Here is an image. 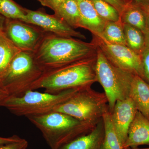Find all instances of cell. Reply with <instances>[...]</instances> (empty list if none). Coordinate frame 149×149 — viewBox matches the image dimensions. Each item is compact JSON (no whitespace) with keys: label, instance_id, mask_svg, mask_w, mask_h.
Here are the masks:
<instances>
[{"label":"cell","instance_id":"cell-1","mask_svg":"<svg viewBox=\"0 0 149 149\" xmlns=\"http://www.w3.org/2000/svg\"><path fill=\"white\" fill-rule=\"evenodd\" d=\"M97 46L77 38L47 32L34 52L35 60L44 72L96 56Z\"/></svg>","mask_w":149,"mask_h":149},{"label":"cell","instance_id":"cell-15","mask_svg":"<svg viewBox=\"0 0 149 149\" xmlns=\"http://www.w3.org/2000/svg\"><path fill=\"white\" fill-rule=\"evenodd\" d=\"M80 11L81 28L89 30L93 35L99 37L106 21L100 17L91 0H76Z\"/></svg>","mask_w":149,"mask_h":149},{"label":"cell","instance_id":"cell-13","mask_svg":"<svg viewBox=\"0 0 149 149\" xmlns=\"http://www.w3.org/2000/svg\"><path fill=\"white\" fill-rule=\"evenodd\" d=\"M144 145H149V120L138 111L129 127L123 148H135Z\"/></svg>","mask_w":149,"mask_h":149},{"label":"cell","instance_id":"cell-26","mask_svg":"<svg viewBox=\"0 0 149 149\" xmlns=\"http://www.w3.org/2000/svg\"><path fill=\"white\" fill-rule=\"evenodd\" d=\"M44 6L47 7L54 11L64 0H37Z\"/></svg>","mask_w":149,"mask_h":149},{"label":"cell","instance_id":"cell-11","mask_svg":"<svg viewBox=\"0 0 149 149\" xmlns=\"http://www.w3.org/2000/svg\"><path fill=\"white\" fill-rule=\"evenodd\" d=\"M124 90L125 98L131 99L138 111L149 120V83L139 75L127 72Z\"/></svg>","mask_w":149,"mask_h":149},{"label":"cell","instance_id":"cell-19","mask_svg":"<svg viewBox=\"0 0 149 149\" xmlns=\"http://www.w3.org/2000/svg\"><path fill=\"white\" fill-rule=\"evenodd\" d=\"M98 37L110 44L127 46L121 20L106 22L102 32Z\"/></svg>","mask_w":149,"mask_h":149},{"label":"cell","instance_id":"cell-14","mask_svg":"<svg viewBox=\"0 0 149 149\" xmlns=\"http://www.w3.org/2000/svg\"><path fill=\"white\" fill-rule=\"evenodd\" d=\"M104 136L102 118L89 133L77 137L58 149H102Z\"/></svg>","mask_w":149,"mask_h":149},{"label":"cell","instance_id":"cell-29","mask_svg":"<svg viewBox=\"0 0 149 149\" xmlns=\"http://www.w3.org/2000/svg\"><path fill=\"white\" fill-rule=\"evenodd\" d=\"M22 139V138L16 135H14L8 138H3V137H0V145L19 141Z\"/></svg>","mask_w":149,"mask_h":149},{"label":"cell","instance_id":"cell-33","mask_svg":"<svg viewBox=\"0 0 149 149\" xmlns=\"http://www.w3.org/2000/svg\"><path fill=\"white\" fill-rule=\"evenodd\" d=\"M123 1H124L126 2V1H125V0H123Z\"/></svg>","mask_w":149,"mask_h":149},{"label":"cell","instance_id":"cell-30","mask_svg":"<svg viewBox=\"0 0 149 149\" xmlns=\"http://www.w3.org/2000/svg\"><path fill=\"white\" fill-rule=\"evenodd\" d=\"M9 96L8 92L0 83V107H2L3 104Z\"/></svg>","mask_w":149,"mask_h":149},{"label":"cell","instance_id":"cell-7","mask_svg":"<svg viewBox=\"0 0 149 149\" xmlns=\"http://www.w3.org/2000/svg\"><path fill=\"white\" fill-rule=\"evenodd\" d=\"M97 48L95 67L97 81L103 88L111 112L117 101L126 98L123 83L127 72L115 66Z\"/></svg>","mask_w":149,"mask_h":149},{"label":"cell","instance_id":"cell-22","mask_svg":"<svg viewBox=\"0 0 149 149\" xmlns=\"http://www.w3.org/2000/svg\"><path fill=\"white\" fill-rule=\"evenodd\" d=\"M0 14L6 18L26 21L25 8L13 0H0Z\"/></svg>","mask_w":149,"mask_h":149},{"label":"cell","instance_id":"cell-28","mask_svg":"<svg viewBox=\"0 0 149 149\" xmlns=\"http://www.w3.org/2000/svg\"><path fill=\"white\" fill-rule=\"evenodd\" d=\"M146 14V32L144 33L146 47H149V8L144 10Z\"/></svg>","mask_w":149,"mask_h":149},{"label":"cell","instance_id":"cell-20","mask_svg":"<svg viewBox=\"0 0 149 149\" xmlns=\"http://www.w3.org/2000/svg\"><path fill=\"white\" fill-rule=\"evenodd\" d=\"M123 25L127 47L141 55L146 47L143 32L129 24L123 23Z\"/></svg>","mask_w":149,"mask_h":149},{"label":"cell","instance_id":"cell-3","mask_svg":"<svg viewBox=\"0 0 149 149\" xmlns=\"http://www.w3.org/2000/svg\"><path fill=\"white\" fill-rule=\"evenodd\" d=\"M27 118L41 131L51 149H58L77 137L89 133L96 125L83 123L58 111Z\"/></svg>","mask_w":149,"mask_h":149},{"label":"cell","instance_id":"cell-5","mask_svg":"<svg viewBox=\"0 0 149 149\" xmlns=\"http://www.w3.org/2000/svg\"><path fill=\"white\" fill-rule=\"evenodd\" d=\"M81 88L68 89L56 94L30 90L21 96H9L2 107L17 116L45 114L54 111Z\"/></svg>","mask_w":149,"mask_h":149},{"label":"cell","instance_id":"cell-12","mask_svg":"<svg viewBox=\"0 0 149 149\" xmlns=\"http://www.w3.org/2000/svg\"><path fill=\"white\" fill-rule=\"evenodd\" d=\"M137 111L133 101L127 98L117 101L110 112L114 130L123 147L128 137L129 127Z\"/></svg>","mask_w":149,"mask_h":149},{"label":"cell","instance_id":"cell-23","mask_svg":"<svg viewBox=\"0 0 149 149\" xmlns=\"http://www.w3.org/2000/svg\"><path fill=\"white\" fill-rule=\"evenodd\" d=\"M99 16L105 21H120V15L114 7L104 0H91Z\"/></svg>","mask_w":149,"mask_h":149},{"label":"cell","instance_id":"cell-16","mask_svg":"<svg viewBox=\"0 0 149 149\" xmlns=\"http://www.w3.org/2000/svg\"><path fill=\"white\" fill-rule=\"evenodd\" d=\"M21 51L7 36L3 28H0V83L14 58Z\"/></svg>","mask_w":149,"mask_h":149},{"label":"cell","instance_id":"cell-18","mask_svg":"<svg viewBox=\"0 0 149 149\" xmlns=\"http://www.w3.org/2000/svg\"><path fill=\"white\" fill-rule=\"evenodd\" d=\"M54 12L55 15L74 29L81 28L80 11L76 0H64Z\"/></svg>","mask_w":149,"mask_h":149},{"label":"cell","instance_id":"cell-6","mask_svg":"<svg viewBox=\"0 0 149 149\" xmlns=\"http://www.w3.org/2000/svg\"><path fill=\"white\" fill-rule=\"evenodd\" d=\"M43 72L33 52L21 51L12 61L1 83L10 96H20L31 90Z\"/></svg>","mask_w":149,"mask_h":149},{"label":"cell","instance_id":"cell-25","mask_svg":"<svg viewBox=\"0 0 149 149\" xmlns=\"http://www.w3.org/2000/svg\"><path fill=\"white\" fill-rule=\"evenodd\" d=\"M28 142L22 139L20 141L0 145V149H27Z\"/></svg>","mask_w":149,"mask_h":149},{"label":"cell","instance_id":"cell-32","mask_svg":"<svg viewBox=\"0 0 149 149\" xmlns=\"http://www.w3.org/2000/svg\"><path fill=\"white\" fill-rule=\"evenodd\" d=\"M126 149H149V148H128Z\"/></svg>","mask_w":149,"mask_h":149},{"label":"cell","instance_id":"cell-27","mask_svg":"<svg viewBox=\"0 0 149 149\" xmlns=\"http://www.w3.org/2000/svg\"><path fill=\"white\" fill-rule=\"evenodd\" d=\"M106 2L111 5L116 9L120 15L123 10L125 7L126 2L124 1L123 0H104Z\"/></svg>","mask_w":149,"mask_h":149},{"label":"cell","instance_id":"cell-31","mask_svg":"<svg viewBox=\"0 0 149 149\" xmlns=\"http://www.w3.org/2000/svg\"><path fill=\"white\" fill-rule=\"evenodd\" d=\"M144 10L149 8V0H131Z\"/></svg>","mask_w":149,"mask_h":149},{"label":"cell","instance_id":"cell-8","mask_svg":"<svg viewBox=\"0 0 149 149\" xmlns=\"http://www.w3.org/2000/svg\"><path fill=\"white\" fill-rule=\"evenodd\" d=\"M93 42L115 66L144 80L141 55L127 46L110 44L97 36H94Z\"/></svg>","mask_w":149,"mask_h":149},{"label":"cell","instance_id":"cell-24","mask_svg":"<svg viewBox=\"0 0 149 149\" xmlns=\"http://www.w3.org/2000/svg\"><path fill=\"white\" fill-rule=\"evenodd\" d=\"M144 80L149 83V47H146L141 54Z\"/></svg>","mask_w":149,"mask_h":149},{"label":"cell","instance_id":"cell-21","mask_svg":"<svg viewBox=\"0 0 149 149\" xmlns=\"http://www.w3.org/2000/svg\"><path fill=\"white\" fill-rule=\"evenodd\" d=\"M105 136L102 149H125L116 133L111 119V115L107 111L103 116Z\"/></svg>","mask_w":149,"mask_h":149},{"label":"cell","instance_id":"cell-9","mask_svg":"<svg viewBox=\"0 0 149 149\" xmlns=\"http://www.w3.org/2000/svg\"><path fill=\"white\" fill-rule=\"evenodd\" d=\"M4 30L21 51L34 52L47 32L40 27L17 19L6 18Z\"/></svg>","mask_w":149,"mask_h":149},{"label":"cell","instance_id":"cell-10","mask_svg":"<svg viewBox=\"0 0 149 149\" xmlns=\"http://www.w3.org/2000/svg\"><path fill=\"white\" fill-rule=\"evenodd\" d=\"M25 11L26 19L25 22L40 27L46 32L63 37L81 40L86 39L85 35L76 31L54 14H48L40 9L32 10L25 8Z\"/></svg>","mask_w":149,"mask_h":149},{"label":"cell","instance_id":"cell-2","mask_svg":"<svg viewBox=\"0 0 149 149\" xmlns=\"http://www.w3.org/2000/svg\"><path fill=\"white\" fill-rule=\"evenodd\" d=\"M97 55L43 72L31 90L43 88L45 93L58 94L68 89L91 87L97 82L95 64Z\"/></svg>","mask_w":149,"mask_h":149},{"label":"cell","instance_id":"cell-4","mask_svg":"<svg viewBox=\"0 0 149 149\" xmlns=\"http://www.w3.org/2000/svg\"><path fill=\"white\" fill-rule=\"evenodd\" d=\"M109 110L104 93L96 92L91 87L81 88L54 111L68 115L80 122L95 125Z\"/></svg>","mask_w":149,"mask_h":149},{"label":"cell","instance_id":"cell-17","mask_svg":"<svg viewBox=\"0 0 149 149\" xmlns=\"http://www.w3.org/2000/svg\"><path fill=\"white\" fill-rule=\"evenodd\" d=\"M120 17L122 23L136 27L144 35L146 32V17L145 11L141 7L132 1H127Z\"/></svg>","mask_w":149,"mask_h":149}]
</instances>
